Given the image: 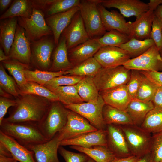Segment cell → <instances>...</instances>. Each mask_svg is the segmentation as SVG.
<instances>
[{
    "label": "cell",
    "mask_w": 162,
    "mask_h": 162,
    "mask_svg": "<svg viewBox=\"0 0 162 162\" xmlns=\"http://www.w3.org/2000/svg\"><path fill=\"white\" fill-rule=\"evenodd\" d=\"M15 100L16 105L12 107L9 116L4 118L2 122L39 123L44 117L51 102L45 98L31 94L20 95Z\"/></svg>",
    "instance_id": "obj_1"
},
{
    "label": "cell",
    "mask_w": 162,
    "mask_h": 162,
    "mask_svg": "<svg viewBox=\"0 0 162 162\" xmlns=\"http://www.w3.org/2000/svg\"><path fill=\"white\" fill-rule=\"evenodd\" d=\"M0 131L26 148L48 140L41 132L38 123L34 122H2Z\"/></svg>",
    "instance_id": "obj_2"
},
{
    "label": "cell",
    "mask_w": 162,
    "mask_h": 162,
    "mask_svg": "<svg viewBox=\"0 0 162 162\" xmlns=\"http://www.w3.org/2000/svg\"><path fill=\"white\" fill-rule=\"evenodd\" d=\"M70 111L60 101L51 102L44 117L38 123L41 132L47 140L62 129L67 123Z\"/></svg>",
    "instance_id": "obj_3"
},
{
    "label": "cell",
    "mask_w": 162,
    "mask_h": 162,
    "mask_svg": "<svg viewBox=\"0 0 162 162\" xmlns=\"http://www.w3.org/2000/svg\"><path fill=\"white\" fill-rule=\"evenodd\" d=\"M102 0H80L79 11L90 38L98 39L106 32L98 8Z\"/></svg>",
    "instance_id": "obj_4"
},
{
    "label": "cell",
    "mask_w": 162,
    "mask_h": 162,
    "mask_svg": "<svg viewBox=\"0 0 162 162\" xmlns=\"http://www.w3.org/2000/svg\"><path fill=\"white\" fill-rule=\"evenodd\" d=\"M131 70L123 65L102 68L94 77V83L100 92L126 85L130 77Z\"/></svg>",
    "instance_id": "obj_5"
},
{
    "label": "cell",
    "mask_w": 162,
    "mask_h": 162,
    "mask_svg": "<svg viewBox=\"0 0 162 162\" xmlns=\"http://www.w3.org/2000/svg\"><path fill=\"white\" fill-rule=\"evenodd\" d=\"M120 126L132 155L140 157L151 152L150 134L135 125Z\"/></svg>",
    "instance_id": "obj_6"
},
{
    "label": "cell",
    "mask_w": 162,
    "mask_h": 162,
    "mask_svg": "<svg viewBox=\"0 0 162 162\" xmlns=\"http://www.w3.org/2000/svg\"><path fill=\"white\" fill-rule=\"evenodd\" d=\"M43 12L33 8L29 17H17L18 24L24 29L26 36L32 42L53 34L47 24Z\"/></svg>",
    "instance_id": "obj_7"
},
{
    "label": "cell",
    "mask_w": 162,
    "mask_h": 162,
    "mask_svg": "<svg viewBox=\"0 0 162 162\" xmlns=\"http://www.w3.org/2000/svg\"><path fill=\"white\" fill-rule=\"evenodd\" d=\"M105 104L100 94L98 98L95 100L64 105L68 109L86 118L98 130H100L105 129L106 127L102 114L103 108Z\"/></svg>",
    "instance_id": "obj_8"
},
{
    "label": "cell",
    "mask_w": 162,
    "mask_h": 162,
    "mask_svg": "<svg viewBox=\"0 0 162 162\" xmlns=\"http://www.w3.org/2000/svg\"><path fill=\"white\" fill-rule=\"evenodd\" d=\"M148 3L149 10L136 17L134 22H131L129 35L130 39L134 38L143 40L151 38L152 26L155 16L154 11L162 4V0H150Z\"/></svg>",
    "instance_id": "obj_9"
},
{
    "label": "cell",
    "mask_w": 162,
    "mask_h": 162,
    "mask_svg": "<svg viewBox=\"0 0 162 162\" xmlns=\"http://www.w3.org/2000/svg\"><path fill=\"white\" fill-rule=\"evenodd\" d=\"M123 65L130 70L160 71H162V58L154 45L140 55L130 59Z\"/></svg>",
    "instance_id": "obj_10"
},
{
    "label": "cell",
    "mask_w": 162,
    "mask_h": 162,
    "mask_svg": "<svg viewBox=\"0 0 162 162\" xmlns=\"http://www.w3.org/2000/svg\"><path fill=\"white\" fill-rule=\"evenodd\" d=\"M54 43V40L48 36L31 42L32 63L38 69L48 71L51 64V58Z\"/></svg>",
    "instance_id": "obj_11"
},
{
    "label": "cell",
    "mask_w": 162,
    "mask_h": 162,
    "mask_svg": "<svg viewBox=\"0 0 162 162\" xmlns=\"http://www.w3.org/2000/svg\"><path fill=\"white\" fill-rule=\"evenodd\" d=\"M97 130L86 118L78 113L70 110L67 123L58 133L59 138L62 141L71 139Z\"/></svg>",
    "instance_id": "obj_12"
},
{
    "label": "cell",
    "mask_w": 162,
    "mask_h": 162,
    "mask_svg": "<svg viewBox=\"0 0 162 162\" xmlns=\"http://www.w3.org/2000/svg\"><path fill=\"white\" fill-rule=\"evenodd\" d=\"M93 57L104 68L123 65L131 58L125 50L111 46L101 47Z\"/></svg>",
    "instance_id": "obj_13"
},
{
    "label": "cell",
    "mask_w": 162,
    "mask_h": 162,
    "mask_svg": "<svg viewBox=\"0 0 162 162\" xmlns=\"http://www.w3.org/2000/svg\"><path fill=\"white\" fill-rule=\"evenodd\" d=\"M9 56L10 59L26 64L30 65L32 63L31 42L26 36L24 29L18 24Z\"/></svg>",
    "instance_id": "obj_14"
},
{
    "label": "cell",
    "mask_w": 162,
    "mask_h": 162,
    "mask_svg": "<svg viewBox=\"0 0 162 162\" xmlns=\"http://www.w3.org/2000/svg\"><path fill=\"white\" fill-rule=\"evenodd\" d=\"M68 50L82 44L90 38L79 10L63 32Z\"/></svg>",
    "instance_id": "obj_15"
},
{
    "label": "cell",
    "mask_w": 162,
    "mask_h": 162,
    "mask_svg": "<svg viewBox=\"0 0 162 162\" xmlns=\"http://www.w3.org/2000/svg\"><path fill=\"white\" fill-rule=\"evenodd\" d=\"M61 141L58 132L51 139L27 148L33 152L36 162H60L58 152Z\"/></svg>",
    "instance_id": "obj_16"
},
{
    "label": "cell",
    "mask_w": 162,
    "mask_h": 162,
    "mask_svg": "<svg viewBox=\"0 0 162 162\" xmlns=\"http://www.w3.org/2000/svg\"><path fill=\"white\" fill-rule=\"evenodd\" d=\"M107 147L117 158L132 155L124 133L120 125H106Z\"/></svg>",
    "instance_id": "obj_17"
},
{
    "label": "cell",
    "mask_w": 162,
    "mask_h": 162,
    "mask_svg": "<svg viewBox=\"0 0 162 162\" xmlns=\"http://www.w3.org/2000/svg\"><path fill=\"white\" fill-rule=\"evenodd\" d=\"M101 4L105 8L118 9L122 15L127 17H136L149 9L148 3L140 0H103Z\"/></svg>",
    "instance_id": "obj_18"
},
{
    "label": "cell",
    "mask_w": 162,
    "mask_h": 162,
    "mask_svg": "<svg viewBox=\"0 0 162 162\" xmlns=\"http://www.w3.org/2000/svg\"><path fill=\"white\" fill-rule=\"evenodd\" d=\"M98 8L106 31L116 30L129 35L131 22H127L124 16L116 10H108L101 3L98 5Z\"/></svg>",
    "instance_id": "obj_19"
},
{
    "label": "cell",
    "mask_w": 162,
    "mask_h": 162,
    "mask_svg": "<svg viewBox=\"0 0 162 162\" xmlns=\"http://www.w3.org/2000/svg\"><path fill=\"white\" fill-rule=\"evenodd\" d=\"M106 129L98 130L61 142L60 146H76L90 148L96 146H107Z\"/></svg>",
    "instance_id": "obj_20"
},
{
    "label": "cell",
    "mask_w": 162,
    "mask_h": 162,
    "mask_svg": "<svg viewBox=\"0 0 162 162\" xmlns=\"http://www.w3.org/2000/svg\"><path fill=\"white\" fill-rule=\"evenodd\" d=\"M79 10V6H76L67 11L51 15L45 19L47 24L52 31L54 40L57 45L59 43L61 34Z\"/></svg>",
    "instance_id": "obj_21"
},
{
    "label": "cell",
    "mask_w": 162,
    "mask_h": 162,
    "mask_svg": "<svg viewBox=\"0 0 162 162\" xmlns=\"http://www.w3.org/2000/svg\"><path fill=\"white\" fill-rule=\"evenodd\" d=\"M101 47L97 39L90 38L68 50L69 60L74 66H75L93 57Z\"/></svg>",
    "instance_id": "obj_22"
},
{
    "label": "cell",
    "mask_w": 162,
    "mask_h": 162,
    "mask_svg": "<svg viewBox=\"0 0 162 162\" xmlns=\"http://www.w3.org/2000/svg\"><path fill=\"white\" fill-rule=\"evenodd\" d=\"M100 93L106 104L125 111L132 100L128 91L126 85Z\"/></svg>",
    "instance_id": "obj_23"
},
{
    "label": "cell",
    "mask_w": 162,
    "mask_h": 162,
    "mask_svg": "<svg viewBox=\"0 0 162 162\" xmlns=\"http://www.w3.org/2000/svg\"><path fill=\"white\" fill-rule=\"evenodd\" d=\"M0 142L9 150L13 157L20 162H36L33 152L0 131Z\"/></svg>",
    "instance_id": "obj_24"
},
{
    "label": "cell",
    "mask_w": 162,
    "mask_h": 162,
    "mask_svg": "<svg viewBox=\"0 0 162 162\" xmlns=\"http://www.w3.org/2000/svg\"><path fill=\"white\" fill-rule=\"evenodd\" d=\"M68 50L65 38L62 35L53 53L52 61L49 71H66L73 67L68 58Z\"/></svg>",
    "instance_id": "obj_25"
},
{
    "label": "cell",
    "mask_w": 162,
    "mask_h": 162,
    "mask_svg": "<svg viewBox=\"0 0 162 162\" xmlns=\"http://www.w3.org/2000/svg\"><path fill=\"white\" fill-rule=\"evenodd\" d=\"M17 22V17L1 20L0 21V45L8 56L14 41Z\"/></svg>",
    "instance_id": "obj_26"
},
{
    "label": "cell",
    "mask_w": 162,
    "mask_h": 162,
    "mask_svg": "<svg viewBox=\"0 0 162 162\" xmlns=\"http://www.w3.org/2000/svg\"><path fill=\"white\" fill-rule=\"evenodd\" d=\"M154 108L152 101L132 100L128 104L126 112L131 117L134 124L140 127L148 114Z\"/></svg>",
    "instance_id": "obj_27"
},
{
    "label": "cell",
    "mask_w": 162,
    "mask_h": 162,
    "mask_svg": "<svg viewBox=\"0 0 162 162\" xmlns=\"http://www.w3.org/2000/svg\"><path fill=\"white\" fill-rule=\"evenodd\" d=\"M103 116L106 124L118 125H134L128 112L105 104L103 108Z\"/></svg>",
    "instance_id": "obj_28"
},
{
    "label": "cell",
    "mask_w": 162,
    "mask_h": 162,
    "mask_svg": "<svg viewBox=\"0 0 162 162\" xmlns=\"http://www.w3.org/2000/svg\"><path fill=\"white\" fill-rule=\"evenodd\" d=\"M70 147L86 154L96 162H110L116 157L107 146H96L86 148L71 146Z\"/></svg>",
    "instance_id": "obj_29"
},
{
    "label": "cell",
    "mask_w": 162,
    "mask_h": 162,
    "mask_svg": "<svg viewBox=\"0 0 162 162\" xmlns=\"http://www.w3.org/2000/svg\"><path fill=\"white\" fill-rule=\"evenodd\" d=\"M102 68L94 57L90 58L66 71L70 76L94 77Z\"/></svg>",
    "instance_id": "obj_30"
},
{
    "label": "cell",
    "mask_w": 162,
    "mask_h": 162,
    "mask_svg": "<svg viewBox=\"0 0 162 162\" xmlns=\"http://www.w3.org/2000/svg\"><path fill=\"white\" fill-rule=\"evenodd\" d=\"M33 8L30 0H15L9 8L0 16L1 20L19 17H29L32 14Z\"/></svg>",
    "instance_id": "obj_31"
},
{
    "label": "cell",
    "mask_w": 162,
    "mask_h": 162,
    "mask_svg": "<svg viewBox=\"0 0 162 162\" xmlns=\"http://www.w3.org/2000/svg\"><path fill=\"white\" fill-rule=\"evenodd\" d=\"M76 85L79 96L84 102L97 100L100 95L94 77L84 76Z\"/></svg>",
    "instance_id": "obj_32"
},
{
    "label": "cell",
    "mask_w": 162,
    "mask_h": 162,
    "mask_svg": "<svg viewBox=\"0 0 162 162\" xmlns=\"http://www.w3.org/2000/svg\"><path fill=\"white\" fill-rule=\"evenodd\" d=\"M48 89L58 96L59 101L64 105L84 102L78 93L76 85L60 86Z\"/></svg>",
    "instance_id": "obj_33"
},
{
    "label": "cell",
    "mask_w": 162,
    "mask_h": 162,
    "mask_svg": "<svg viewBox=\"0 0 162 162\" xmlns=\"http://www.w3.org/2000/svg\"><path fill=\"white\" fill-rule=\"evenodd\" d=\"M20 95L31 94L45 98L51 101H59L58 96L44 86L27 81L21 86H18Z\"/></svg>",
    "instance_id": "obj_34"
},
{
    "label": "cell",
    "mask_w": 162,
    "mask_h": 162,
    "mask_svg": "<svg viewBox=\"0 0 162 162\" xmlns=\"http://www.w3.org/2000/svg\"><path fill=\"white\" fill-rule=\"evenodd\" d=\"M154 45L151 38L141 40L132 38L119 47L126 51L130 58H134L142 54Z\"/></svg>",
    "instance_id": "obj_35"
},
{
    "label": "cell",
    "mask_w": 162,
    "mask_h": 162,
    "mask_svg": "<svg viewBox=\"0 0 162 162\" xmlns=\"http://www.w3.org/2000/svg\"><path fill=\"white\" fill-rule=\"evenodd\" d=\"M140 127L150 134L162 132V109L154 108L148 114Z\"/></svg>",
    "instance_id": "obj_36"
},
{
    "label": "cell",
    "mask_w": 162,
    "mask_h": 162,
    "mask_svg": "<svg viewBox=\"0 0 162 162\" xmlns=\"http://www.w3.org/2000/svg\"><path fill=\"white\" fill-rule=\"evenodd\" d=\"M66 71L52 72L38 69L32 70L29 69H26L24 71V74L27 81L33 82L44 86L55 77L67 74Z\"/></svg>",
    "instance_id": "obj_37"
},
{
    "label": "cell",
    "mask_w": 162,
    "mask_h": 162,
    "mask_svg": "<svg viewBox=\"0 0 162 162\" xmlns=\"http://www.w3.org/2000/svg\"><path fill=\"white\" fill-rule=\"evenodd\" d=\"M1 62L5 68L13 76L18 86H21L26 83L27 81L24 71L26 69H29L30 65L10 59Z\"/></svg>",
    "instance_id": "obj_38"
},
{
    "label": "cell",
    "mask_w": 162,
    "mask_h": 162,
    "mask_svg": "<svg viewBox=\"0 0 162 162\" xmlns=\"http://www.w3.org/2000/svg\"><path fill=\"white\" fill-rule=\"evenodd\" d=\"M130 39L128 35L116 30H112L106 32L102 37L97 40L101 47L106 46L119 47Z\"/></svg>",
    "instance_id": "obj_39"
},
{
    "label": "cell",
    "mask_w": 162,
    "mask_h": 162,
    "mask_svg": "<svg viewBox=\"0 0 162 162\" xmlns=\"http://www.w3.org/2000/svg\"><path fill=\"white\" fill-rule=\"evenodd\" d=\"M158 86L142 74L136 99L143 101H152Z\"/></svg>",
    "instance_id": "obj_40"
},
{
    "label": "cell",
    "mask_w": 162,
    "mask_h": 162,
    "mask_svg": "<svg viewBox=\"0 0 162 162\" xmlns=\"http://www.w3.org/2000/svg\"><path fill=\"white\" fill-rule=\"evenodd\" d=\"M0 88L16 98L20 95L16 81L7 74L2 62L0 64Z\"/></svg>",
    "instance_id": "obj_41"
},
{
    "label": "cell",
    "mask_w": 162,
    "mask_h": 162,
    "mask_svg": "<svg viewBox=\"0 0 162 162\" xmlns=\"http://www.w3.org/2000/svg\"><path fill=\"white\" fill-rule=\"evenodd\" d=\"M80 2L79 0H54L45 13L48 17L65 12L74 7L79 6Z\"/></svg>",
    "instance_id": "obj_42"
},
{
    "label": "cell",
    "mask_w": 162,
    "mask_h": 162,
    "mask_svg": "<svg viewBox=\"0 0 162 162\" xmlns=\"http://www.w3.org/2000/svg\"><path fill=\"white\" fill-rule=\"evenodd\" d=\"M84 77L63 75L53 78L44 86L50 89L60 86L75 85Z\"/></svg>",
    "instance_id": "obj_43"
},
{
    "label": "cell",
    "mask_w": 162,
    "mask_h": 162,
    "mask_svg": "<svg viewBox=\"0 0 162 162\" xmlns=\"http://www.w3.org/2000/svg\"><path fill=\"white\" fill-rule=\"evenodd\" d=\"M142 77V74L139 71L131 70L130 78L126 86L128 92L132 100L136 99Z\"/></svg>",
    "instance_id": "obj_44"
},
{
    "label": "cell",
    "mask_w": 162,
    "mask_h": 162,
    "mask_svg": "<svg viewBox=\"0 0 162 162\" xmlns=\"http://www.w3.org/2000/svg\"><path fill=\"white\" fill-rule=\"evenodd\" d=\"M151 152L154 162L162 160V132L154 134L152 136Z\"/></svg>",
    "instance_id": "obj_45"
},
{
    "label": "cell",
    "mask_w": 162,
    "mask_h": 162,
    "mask_svg": "<svg viewBox=\"0 0 162 162\" xmlns=\"http://www.w3.org/2000/svg\"><path fill=\"white\" fill-rule=\"evenodd\" d=\"M151 38L159 51L162 47V22L155 16L152 26Z\"/></svg>",
    "instance_id": "obj_46"
},
{
    "label": "cell",
    "mask_w": 162,
    "mask_h": 162,
    "mask_svg": "<svg viewBox=\"0 0 162 162\" xmlns=\"http://www.w3.org/2000/svg\"><path fill=\"white\" fill-rule=\"evenodd\" d=\"M58 151L65 162H86L89 158L88 156L83 153L70 151L61 146H59Z\"/></svg>",
    "instance_id": "obj_47"
},
{
    "label": "cell",
    "mask_w": 162,
    "mask_h": 162,
    "mask_svg": "<svg viewBox=\"0 0 162 162\" xmlns=\"http://www.w3.org/2000/svg\"><path fill=\"white\" fill-rule=\"evenodd\" d=\"M16 103V100L3 97H0V124L4 119V117L8 108L15 106Z\"/></svg>",
    "instance_id": "obj_48"
},
{
    "label": "cell",
    "mask_w": 162,
    "mask_h": 162,
    "mask_svg": "<svg viewBox=\"0 0 162 162\" xmlns=\"http://www.w3.org/2000/svg\"><path fill=\"white\" fill-rule=\"evenodd\" d=\"M139 71L157 85L162 86V71Z\"/></svg>",
    "instance_id": "obj_49"
},
{
    "label": "cell",
    "mask_w": 162,
    "mask_h": 162,
    "mask_svg": "<svg viewBox=\"0 0 162 162\" xmlns=\"http://www.w3.org/2000/svg\"><path fill=\"white\" fill-rule=\"evenodd\" d=\"M54 0H30L33 8L45 12L52 3Z\"/></svg>",
    "instance_id": "obj_50"
},
{
    "label": "cell",
    "mask_w": 162,
    "mask_h": 162,
    "mask_svg": "<svg viewBox=\"0 0 162 162\" xmlns=\"http://www.w3.org/2000/svg\"><path fill=\"white\" fill-rule=\"evenodd\" d=\"M152 102L154 108L162 109V86H158Z\"/></svg>",
    "instance_id": "obj_51"
},
{
    "label": "cell",
    "mask_w": 162,
    "mask_h": 162,
    "mask_svg": "<svg viewBox=\"0 0 162 162\" xmlns=\"http://www.w3.org/2000/svg\"><path fill=\"white\" fill-rule=\"evenodd\" d=\"M139 158L134 155L123 158L115 157L110 162H136Z\"/></svg>",
    "instance_id": "obj_52"
},
{
    "label": "cell",
    "mask_w": 162,
    "mask_h": 162,
    "mask_svg": "<svg viewBox=\"0 0 162 162\" xmlns=\"http://www.w3.org/2000/svg\"><path fill=\"white\" fill-rule=\"evenodd\" d=\"M136 162H154V158L151 152L139 157Z\"/></svg>",
    "instance_id": "obj_53"
},
{
    "label": "cell",
    "mask_w": 162,
    "mask_h": 162,
    "mask_svg": "<svg viewBox=\"0 0 162 162\" xmlns=\"http://www.w3.org/2000/svg\"><path fill=\"white\" fill-rule=\"evenodd\" d=\"M0 155L13 157L8 149L1 142H0Z\"/></svg>",
    "instance_id": "obj_54"
},
{
    "label": "cell",
    "mask_w": 162,
    "mask_h": 162,
    "mask_svg": "<svg viewBox=\"0 0 162 162\" xmlns=\"http://www.w3.org/2000/svg\"><path fill=\"white\" fill-rule=\"evenodd\" d=\"M13 1L11 0H0V10L3 12L7 9Z\"/></svg>",
    "instance_id": "obj_55"
},
{
    "label": "cell",
    "mask_w": 162,
    "mask_h": 162,
    "mask_svg": "<svg viewBox=\"0 0 162 162\" xmlns=\"http://www.w3.org/2000/svg\"><path fill=\"white\" fill-rule=\"evenodd\" d=\"M155 16L162 22V4L159 5L154 11Z\"/></svg>",
    "instance_id": "obj_56"
},
{
    "label": "cell",
    "mask_w": 162,
    "mask_h": 162,
    "mask_svg": "<svg viewBox=\"0 0 162 162\" xmlns=\"http://www.w3.org/2000/svg\"><path fill=\"white\" fill-rule=\"evenodd\" d=\"M16 160L13 157L0 155V162H14Z\"/></svg>",
    "instance_id": "obj_57"
},
{
    "label": "cell",
    "mask_w": 162,
    "mask_h": 162,
    "mask_svg": "<svg viewBox=\"0 0 162 162\" xmlns=\"http://www.w3.org/2000/svg\"><path fill=\"white\" fill-rule=\"evenodd\" d=\"M10 59L9 56H7L5 53L4 52L2 48L0 49V61L1 62L3 61L8 60Z\"/></svg>",
    "instance_id": "obj_58"
},
{
    "label": "cell",
    "mask_w": 162,
    "mask_h": 162,
    "mask_svg": "<svg viewBox=\"0 0 162 162\" xmlns=\"http://www.w3.org/2000/svg\"><path fill=\"white\" fill-rule=\"evenodd\" d=\"M0 95L1 97L11 99L12 96L1 88H0Z\"/></svg>",
    "instance_id": "obj_59"
},
{
    "label": "cell",
    "mask_w": 162,
    "mask_h": 162,
    "mask_svg": "<svg viewBox=\"0 0 162 162\" xmlns=\"http://www.w3.org/2000/svg\"><path fill=\"white\" fill-rule=\"evenodd\" d=\"M86 162H96L93 159L89 157V158Z\"/></svg>",
    "instance_id": "obj_60"
},
{
    "label": "cell",
    "mask_w": 162,
    "mask_h": 162,
    "mask_svg": "<svg viewBox=\"0 0 162 162\" xmlns=\"http://www.w3.org/2000/svg\"><path fill=\"white\" fill-rule=\"evenodd\" d=\"M160 54L161 56V57L162 58V47L161 48L160 50H159Z\"/></svg>",
    "instance_id": "obj_61"
},
{
    "label": "cell",
    "mask_w": 162,
    "mask_h": 162,
    "mask_svg": "<svg viewBox=\"0 0 162 162\" xmlns=\"http://www.w3.org/2000/svg\"><path fill=\"white\" fill-rule=\"evenodd\" d=\"M14 162H17V161L16 160Z\"/></svg>",
    "instance_id": "obj_62"
},
{
    "label": "cell",
    "mask_w": 162,
    "mask_h": 162,
    "mask_svg": "<svg viewBox=\"0 0 162 162\" xmlns=\"http://www.w3.org/2000/svg\"><path fill=\"white\" fill-rule=\"evenodd\" d=\"M159 162H162V160H161Z\"/></svg>",
    "instance_id": "obj_63"
}]
</instances>
